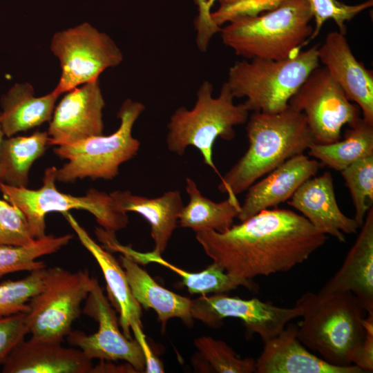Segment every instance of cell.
I'll return each instance as SVG.
<instances>
[{"mask_svg": "<svg viewBox=\"0 0 373 373\" xmlns=\"http://www.w3.org/2000/svg\"><path fill=\"white\" fill-rule=\"evenodd\" d=\"M4 133L2 130V128H1V123H0V151H1V145H2V142L4 140L3 137H4Z\"/></svg>", "mask_w": 373, "mask_h": 373, "instance_id": "cell-41", "label": "cell"}, {"mask_svg": "<svg viewBox=\"0 0 373 373\" xmlns=\"http://www.w3.org/2000/svg\"><path fill=\"white\" fill-rule=\"evenodd\" d=\"M36 240L23 212L9 202L0 200V245L25 247Z\"/></svg>", "mask_w": 373, "mask_h": 373, "instance_id": "cell-34", "label": "cell"}, {"mask_svg": "<svg viewBox=\"0 0 373 373\" xmlns=\"http://www.w3.org/2000/svg\"><path fill=\"white\" fill-rule=\"evenodd\" d=\"M213 85L204 81L197 91L195 106L191 110L178 108L167 125L168 149L183 155L192 146L201 153L204 163L221 178L213 160V146L217 138L231 140L235 137L234 127L246 123L249 111L245 104L234 103L227 84L221 87L218 96L213 97Z\"/></svg>", "mask_w": 373, "mask_h": 373, "instance_id": "cell-5", "label": "cell"}, {"mask_svg": "<svg viewBox=\"0 0 373 373\" xmlns=\"http://www.w3.org/2000/svg\"><path fill=\"white\" fill-rule=\"evenodd\" d=\"M119 262L134 298L141 307L156 312L163 329L173 318H180L188 326L192 325V300L160 285L146 270L129 258L121 255Z\"/></svg>", "mask_w": 373, "mask_h": 373, "instance_id": "cell-24", "label": "cell"}, {"mask_svg": "<svg viewBox=\"0 0 373 373\" xmlns=\"http://www.w3.org/2000/svg\"><path fill=\"white\" fill-rule=\"evenodd\" d=\"M288 105L305 115L316 144L339 140L343 126L352 127L361 118L360 108L351 103L323 66L309 73Z\"/></svg>", "mask_w": 373, "mask_h": 373, "instance_id": "cell-11", "label": "cell"}, {"mask_svg": "<svg viewBox=\"0 0 373 373\" xmlns=\"http://www.w3.org/2000/svg\"><path fill=\"white\" fill-rule=\"evenodd\" d=\"M95 280L87 269L71 272L60 267L46 268L43 289L29 300L25 313L28 334L62 343Z\"/></svg>", "mask_w": 373, "mask_h": 373, "instance_id": "cell-9", "label": "cell"}, {"mask_svg": "<svg viewBox=\"0 0 373 373\" xmlns=\"http://www.w3.org/2000/svg\"><path fill=\"white\" fill-rule=\"evenodd\" d=\"M191 312L193 319L212 327L220 326L224 318H238L263 342L276 336L291 320L301 316L296 305L281 307L256 298L246 300L224 294L204 295L192 300Z\"/></svg>", "mask_w": 373, "mask_h": 373, "instance_id": "cell-13", "label": "cell"}, {"mask_svg": "<svg viewBox=\"0 0 373 373\" xmlns=\"http://www.w3.org/2000/svg\"><path fill=\"white\" fill-rule=\"evenodd\" d=\"M57 169H46L41 188L15 187L0 182V191L6 201L19 208L25 215L33 237L37 240L46 236L45 217L48 213H64L83 209L94 216L101 227L115 232L128 223L127 213L122 211L110 194L90 189L84 196L62 193L55 186Z\"/></svg>", "mask_w": 373, "mask_h": 373, "instance_id": "cell-8", "label": "cell"}, {"mask_svg": "<svg viewBox=\"0 0 373 373\" xmlns=\"http://www.w3.org/2000/svg\"><path fill=\"white\" fill-rule=\"evenodd\" d=\"M219 8L211 17L213 21L222 28L233 19L251 17L272 10L285 0H218Z\"/></svg>", "mask_w": 373, "mask_h": 373, "instance_id": "cell-35", "label": "cell"}, {"mask_svg": "<svg viewBox=\"0 0 373 373\" xmlns=\"http://www.w3.org/2000/svg\"><path fill=\"white\" fill-rule=\"evenodd\" d=\"M144 110L142 103L126 99L117 113L120 124L115 132L57 146L54 149L55 153L68 162L57 170V180L73 182L85 178L93 180L115 178L120 165L134 157L140 149V142L133 136L132 131Z\"/></svg>", "mask_w": 373, "mask_h": 373, "instance_id": "cell-7", "label": "cell"}, {"mask_svg": "<svg viewBox=\"0 0 373 373\" xmlns=\"http://www.w3.org/2000/svg\"><path fill=\"white\" fill-rule=\"evenodd\" d=\"M247 124L248 148L221 176L218 188L229 198L247 191L254 183L314 144L305 115L289 106L277 113L254 112Z\"/></svg>", "mask_w": 373, "mask_h": 373, "instance_id": "cell-2", "label": "cell"}, {"mask_svg": "<svg viewBox=\"0 0 373 373\" xmlns=\"http://www.w3.org/2000/svg\"><path fill=\"white\" fill-rule=\"evenodd\" d=\"M95 233L98 240L103 244V247L108 251L119 252L137 264L146 265L150 262H155L171 269L182 278V283L191 294L202 295L211 293L224 294L240 286L249 289L256 288L251 280L228 274L215 262L200 272H190L164 260L161 254L153 251L140 252L130 246L122 245L117 240L115 232L97 227L95 230Z\"/></svg>", "mask_w": 373, "mask_h": 373, "instance_id": "cell-22", "label": "cell"}, {"mask_svg": "<svg viewBox=\"0 0 373 373\" xmlns=\"http://www.w3.org/2000/svg\"><path fill=\"white\" fill-rule=\"evenodd\" d=\"M308 155L321 164L341 171L352 163L373 155V125L361 117L345 133L342 140L329 144H313Z\"/></svg>", "mask_w": 373, "mask_h": 373, "instance_id": "cell-28", "label": "cell"}, {"mask_svg": "<svg viewBox=\"0 0 373 373\" xmlns=\"http://www.w3.org/2000/svg\"><path fill=\"white\" fill-rule=\"evenodd\" d=\"M104 107L99 79L67 92L50 120L49 146L70 144L103 135Z\"/></svg>", "mask_w": 373, "mask_h": 373, "instance_id": "cell-14", "label": "cell"}, {"mask_svg": "<svg viewBox=\"0 0 373 373\" xmlns=\"http://www.w3.org/2000/svg\"><path fill=\"white\" fill-rule=\"evenodd\" d=\"M365 336L361 350L354 363L364 372L373 371V314H367L363 319Z\"/></svg>", "mask_w": 373, "mask_h": 373, "instance_id": "cell-38", "label": "cell"}, {"mask_svg": "<svg viewBox=\"0 0 373 373\" xmlns=\"http://www.w3.org/2000/svg\"><path fill=\"white\" fill-rule=\"evenodd\" d=\"M205 254L226 272L252 280L287 272L306 261L327 236L301 214L269 209L219 233H195Z\"/></svg>", "mask_w": 373, "mask_h": 373, "instance_id": "cell-1", "label": "cell"}, {"mask_svg": "<svg viewBox=\"0 0 373 373\" xmlns=\"http://www.w3.org/2000/svg\"><path fill=\"white\" fill-rule=\"evenodd\" d=\"M312 19L309 0H285L272 10L236 18L220 32L222 43L245 59L283 60L308 44Z\"/></svg>", "mask_w": 373, "mask_h": 373, "instance_id": "cell-4", "label": "cell"}, {"mask_svg": "<svg viewBox=\"0 0 373 373\" xmlns=\"http://www.w3.org/2000/svg\"><path fill=\"white\" fill-rule=\"evenodd\" d=\"M194 344L211 370L218 373L256 372V359L241 358L222 341L211 336L196 338Z\"/></svg>", "mask_w": 373, "mask_h": 373, "instance_id": "cell-32", "label": "cell"}, {"mask_svg": "<svg viewBox=\"0 0 373 373\" xmlns=\"http://www.w3.org/2000/svg\"><path fill=\"white\" fill-rule=\"evenodd\" d=\"M287 204L327 236L345 242V234L356 233L359 228L354 218L340 209L334 193L332 174L324 172L304 182Z\"/></svg>", "mask_w": 373, "mask_h": 373, "instance_id": "cell-16", "label": "cell"}, {"mask_svg": "<svg viewBox=\"0 0 373 373\" xmlns=\"http://www.w3.org/2000/svg\"><path fill=\"white\" fill-rule=\"evenodd\" d=\"M85 300L83 312L98 323V329L90 335L71 330L66 337L68 343L78 347L90 360H122L137 372H144L145 358L140 344L120 331L115 310L97 280Z\"/></svg>", "mask_w": 373, "mask_h": 373, "instance_id": "cell-12", "label": "cell"}, {"mask_svg": "<svg viewBox=\"0 0 373 373\" xmlns=\"http://www.w3.org/2000/svg\"><path fill=\"white\" fill-rule=\"evenodd\" d=\"M359 235L342 266L318 292L321 295L349 291L373 314V208L367 213Z\"/></svg>", "mask_w": 373, "mask_h": 373, "instance_id": "cell-21", "label": "cell"}, {"mask_svg": "<svg viewBox=\"0 0 373 373\" xmlns=\"http://www.w3.org/2000/svg\"><path fill=\"white\" fill-rule=\"evenodd\" d=\"M318 59L350 102H355L363 119L373 125V73L354 55L344 34L329 32L321 46Z\"/></svg>", "mask_w": 373, "mask_h": 373, "instance_id": "cell-15", "label": "cell"}, {"mask_svg": "<svg viewBox=\"0 0 373 373\" xmlns=\"http://www.w3.org/2000/svg\"><path fill=\"white\" fill-rule=\"evenodd\" d=\"M102 372H128L136 373L137 371L129 363L125 365H116L111 363H106L104 361H101V363L95 366H93L90 373H102Z\"/></svg>", "mask_w": 373, "mask_h": 373, "instance_id": "cell-40", "label": "cell"}, {"mask_svg": "<svg viewBox=\"0 0 373 373\" xmlns=\"http://www.w3.org/2000/svg\"><path fill=\"white\" fill-rule=\"evenodd\" d=\"M27 334L25 313L0 317V364Z\"/></svg>", "mask_w": 373, "mask_h": 373, "instance_id": "cell-36", "label": "cell"}, {"mask_svg": "<svg viewBox=\"0 0 373 373\" xmlns=\"http://www.w3.org/2000/svg\"><path fill=\"white\" fill-rule=\"evenodd\" d=\"M309 1L316 24L309 41L318 36L323 23L328 19L334 20L339 32L345 35V22L352 20L358 14L373 5L372 0H367L356 5H347L336 0H309Z\"/></svg>", "mask_w": 373, "mask_h": 373, "instance_id": "cell-33", "label": "cell"}, {"mask_svg": "<svg viewBox=\"0 0 373 373\" xmlns=\"http://www.w3.org/2000/svg\"><path fill=\"white\" fill-rule=\"evenodd\" d=\"M194 1L198 10V16L194 21L196 45L202 52H205L212 37L221 30V28L213 21L211 17V9L216 0Z\"/></svg>", "mask_w": 373, "mask_h": 373, "instance_id": "cell-37", "label": "cell"}, {"mask_svg": "<svg viewBox=\"0 0 373 373\" xmlns=\"http://www.w3.org/2000/svg\"><path fill=\"white\" fill-rule=\"evenodd\" d=\"M46 268L33 270L22 279L0 284V317L28 311L29 300L43 289Z\"/></svg>", "mask_w": 373, "mask_h": 373, "instance_id": "cell-31", "label": "cell"}, {"mask_svg": "<svg viewBox=\"0 0 373 373\" xmlns=\"http://www.w3.org/2000/svg\"><path fill=\"white\" fill-rule=\"evenodd\" d=\"M295 305L301 310L297 338L327 363L354 365L365 336L367 312L352 293L303 294Z\"/></svg>", "mask_w": 373, "mask_h": 373, "instance_id": "cell-3", "label": "cell"}, {"mask_svg": "<svg viewBox=\"0 0 373 373\" xmlns=\"http://www.w3.org/2000/svg\"><path fill=\"white\" fill-rule=\"evenodd\" d=\"M318 47L314 45L283 60L237 61L229 68L226 83L234 98H246L243 104L249 111L282 112L309 73L320 66Z\"/></svg>", "mask_w": 373, "mask_h": 373, "instance_id": "cell-6", "label": "cell"}, {"mask_svg": "<svg viewBox=\"0 0 373 373\" xmlns=\"http://www.w3.org/2000/svg\"><path fill=\"white\" fill-rule=\"evenodd\" d=\"M73 235H46L29 246L0 245V279L10 273L43 269L46 264L37 259L59 251L68 244Z\"/></svg>", "mask_w": 373, "mask_h": 373, "instance_id": "cell-29", "label": "cell"}, {"mask_svg": "<svg viewBox=\"0 0 373 373\" xmlns=\"http://www.w3.org/2000/svg\"><path fill=\"white\" fill-rule=\"evenodd\" d=\"M320 164L304 153L287 160L247 190L237 218L242 222L288 201L304 182L316 175Z\"/></svg>", "mask_w": 373, "mask_h": 373, "instance_id": "cell-17", "label": "cell"}, {"mask_svg": "<svg viewBox=\"0 0 373 373\" xmlns=\"http://www.w3.org/2000/svg\"><path fill=\"white\" fill-rule=\"evenodd\" d=\"M355 209L354 220L363 225L373 203V155L362 158L341 171Z\"/></svg>", "mask_w": 373, "mask_h": 373, "instance_id": "cell-30", "label": "cell"}, {"mask_svg": "<svg viewBox=\"0 0 373 373\" xmlns=\"http://www.w3.org/2000/svg\"><path fill=\"white\" fill-rule=\"evenodd\" d=\"M109 194L122 211L135 212L149 222L155 243L153 251L162 254L177 227L184 207L180 191H169L153 198L133 195L129 191H115Z\"/></svg>", "mask_w": 373, "mask_h": 373, "instance_id": "cell-23", "label": "cell"}, {"mask_svg": "<svg viewBox=\"0 0 373 373\" xmlns=\"http://www.w3.org/2000/svg\"><path fill=\"white\" fill-rule=\"evenodd\" d=\"M48 146L47 132L4 139L0 151V182L11 186L26 187L31 166Z\"/></svg>", "mask_w": 373, "mask_h": 373, "instance_id": "cell-27", "label": "cell"}, {"mask_svg": "<svg viewBox=\"0 0 373 373\" xmlns=\"http://www.w3.org/2000/svg\"><path fill=\"white\" fill-rule=\"evenodd\" d=\"M59 96L52 90L35 97L31 84H15L1 98L0 123L4 135L11 137L50 121Z\"/></svg>", "mask_w": 373, "mask_h": 373, "instance_id": "cell-25", "label": "cell"}, {"mask_svg": "<svg viewBox=\"0 0 373 373\" xmlns=\"http://www.w3.org/2000/svg\"><path fill=\"white\" fill-rule=\"evenodd\" d=\"M256 373H365L354 365L330 364L311 353L297 338V325L288 323L276 336L264 342L256 360Z\"/></svg>", "mask_w": 373, "mask_h": 373, "instance_id": "cell-19", "label": "cell"}, {"mask_svg": "<svg viewBox=\"0 0 373 373\" xmlns=\"http://www.w3.org/2000/svg\"><path fill=\"white\" fill-rule=\"evenodd\" d=\"M186 191L189 202L184 206L179 216L178 224L195 233L215 231L222 233L229 229L238 217L241 204L237 198L216 202L202 195L195 182L186 179Z\"/></svg>", "mask_w": 373, "mask_h": 373, "instance_id": "cell-26", "label": "cell"}, {"mask_svg": "<svg viewBox=\"0 0 373 373\" xmlns=\"http://www.w3.org/2000/svg\"><path fill=\"white\" fill-rule=\"evenodd\" d=\"M50 50L60 62L59 95L99 79L105 70L119 65L123 54L113 39L87 22L55 32Z\"/></svg>", "mask_w": 373, "mask_h": 373, "instance_id": "cell-10", "label": "cell"}, {"mask_svg": "<svg viewBox=\"0 0 373 373\" xmlns=\"http://www.w3.org/2000/svg\"><path fill=\"white\" fill-rule=\"evenodd\" d=\"M82 245L90 253L104 275L108 300L119 314L123 334L133 339L131 333L142 328L141 306L134 298L121 264L102 246L97 244L68 211L62 213Z\"/></svg>", "mask_w": 373, "mask_h": 373, "instance_id": "cell-20", "label": "cell"}, {"mask_svg": "<svg viewBox=\"0 0 373 373\" xmlns=\"http://www.w3.org/2000/svg\"><path fill=\"white\" fill-rule=\"evenodd\" d=\"M135 339L140 344L145 358L146 373H162L164 372V367L161 361L155 355L150 345H149L143 329H140L134 332Z\"/></svg>", "mask_w": 373, "mask_h": 373, "instance_id": "cell-39", "label": "cell"}, {"mask_svg": "<svg viewBox=\"0 0 373 373\" xmlns=\"http://www.w3.org/2000/svg\"><path fill=\"white\" fill-rule=\"evenodd\" d=\"M2 365L3 373H90L93 366L79 349L34 337L19 341Z\"/></svg>", "mask_w": 373, "mask_h": 373, "instance_id": "cell-18", "label": "cell"}]
</instances>
